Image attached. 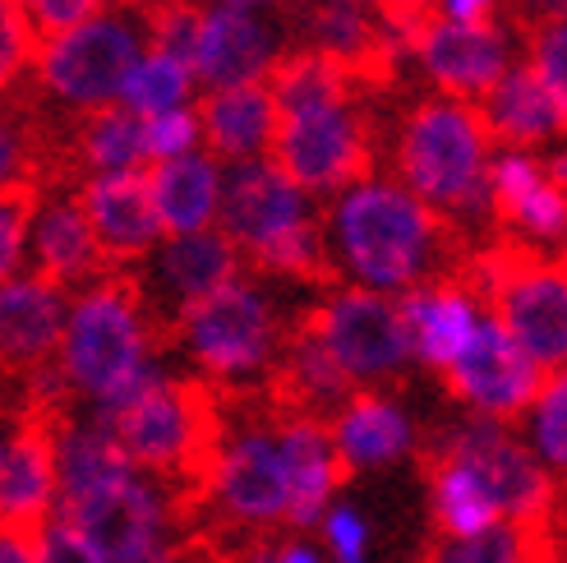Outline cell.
Returning a JSON list of instances; mask_svg holds the SVG:
<instances>
[{"mask_svg":"<svg viewBox=\"0 0 567 563\" xmlns=\"http://www.w3.org/2000/svg\"><path fill=\"white\" fill-rule=\"evenodd\" d=\"M144 51H153L144 19L116 6V14H97L89 23L70 28V33L51 38L38 55V70L28 79L55 106H70V111L106 106V102H121L125 79L144 61Z\"/></svg>","mask_w":567,"mask_h":563,"instance_id":"obj_7","label":"cell"},{"mask_svg":"<svg viewBox=\"0 0 567 563\" xmlns=\"http://www.w3.org/2000/svg\"><path fill=\"white\" fill-rule=\"evenodd\" d=\"M70 407L23 402L10 443L6 467H0V509L6 526H47L55 503H61V458H55V430H61Z\"/></svg>","mask_w":567,"mask_h":563,"instance_id":"obj_14","label":"cell"},{"mask_svg":"<svg viewBox=\"0 0 567 563\" xmlns=\"http://www.w3.org/2000/svg\"><path fill=\"white\" fill-rule=\"evenodd\" d=\"M494 134L466 98H415L392 130V166L402 185L447 213L462 232H494Z\"/></svg>","mask_w":567,"mask_h":563,"instance_id":"obj_3","label":"cell"},{"mask_svg":"<svg viewBox=\"0 0 567 563\" xmlns=\"http://www.w3.org/2000/svg\"><path fill=\"white\" fill-rule=\"evenodd\" d=\"M148 181H153V199H157L166 236L204 232L221 213V181L226 176L217 172L213 153H185V157L153 162Z\"/></svg>","mask_w":567,"mask_h":563,"instance_id":"obj_28","label":"cell"},{"mask_svg":"<svg viewBox=\"0 0 567 563\" xmlns=\"http://www.w3.org/2000/svg\"><path fill=\"white\" fill-rule=\"evenodd\" d=\"M198 121H204V144L213 157L245 162V157H268L281 106L268 79L249 83H226V89H208L198 98Z\"/></svg>","mask_w":567,"mask_h":563,"instance_id":"obj_23","label":"cell"},{"mask_svg":"<svg viewBox=\"0 0 567 563\" xmlns=\"http://www.w3.org/2000/svg\"><path fill=\"white\" fill-rule=\"evenodd\" d=\"M208 503L226 526L264 531L272 522H291V485L277 430L259 426V420H245L240 430L226 426L208 481Z\"/></svg>","mask_w":567,"mask_h":563,"instance_id":"obj_10","label":"cell"},{"mask_svg":"<svg viewBox=\"0 0 567 563\" xmlns=\"http://www.w3.org/2000/svg\"><path fill=\"white\" fill-rule=\"evenodd\" d=\"M231 6H268V0H231Z\"/></svg>","mask_w":567,"mask_h":563,"instance_id":"obj_45","label":"cell"},{"mask_svg":"<svg viewBox=\"0 0 567 563\" xmlns=\"http://www.w3.org/2000/svg\"><path fill=\"white\" fill-rule=\"evenodd\" d=\"M111 6H138V0H111Z\"/></svg>","mask_w":567,"mask_h":563,"instance_id":"obj_46","label":"cell"},{"mask_svg":"<svg viewBox=\"0 0 567 563\" xmlns=\"http://www.w3.org/2000/svg\"><path fill=\"white\" fill-rule=\"evenodd\" d=\"M466 232L411 185L355 181L328 208L332 255L360 287L411 291L466 264Z\"/></svg>","mask_w":567,"mask_h":563,"instance_id":"obj_1","label":"cell"},{"mask_svg":"<svg viewBox=\"0 0 567 563\" xmlns=\"http://www.w3.org/2000/svg\"><path fill=\"white\" fill-rule=\"evenodd\" d=\"M517 563H554V559H540V554H526V559H517Z\"/></svg>","mask_w":567,"mask_h":563,"instance_id":"obj_44","label":"cell"},{"mask_svg":"<svg viewBox=\"0 0 567 563\" xmlns=\"http://www.w3.org/2000/svg\"><path fill=\"white\" fill-rule=\"evenodd\" d=\"M522 47H526V61L540 70V79L554 89V98L567 106V14H558V19L535 28V33H526Z\"/></svg>","mask_w":567,"mask_h":563,"instance_id":"obj_34","label":"cell"},{"mask_svg":"<svg viewBox=\"0 0 567 563\" xmlns=\"http://www.w3.org/2000/svg\"><path fill=\"white\" fill-rule=\"evenodd\" d=\"M563 259H567V232H563Z\"/></svg>","mask_w":567,"mask_h":563,"instance_id":"obj_48","label":"cell"},{"mask_svg":"<svg viewBox=\"0 0 567 563\" xmlns=\"http://www.w3.org/2000/svg\"><path fill=\"white\" fill-rule=\"evenodd\" d=\"M194 65L176 61V55H166V51H148L144 61H138L125 79V89H121V102L134 106L138 116H157V111H176L185 106L189 89H194Z\"/></svg>","mask_w":567,"mask_h":563,"instance_id":"obj_31","label":"cell"},{"mask_svg":"<svg viewBox=\"0 0 567 563\" xmlns=\"http://www.w3.org/2000/svg\"><path fill=\"white\" fill-rule=\"evenodd\" d=\"M0 563H42V526H6Z\"/></svg>","mask_w":567,"mask_h":563,"instance_id":"obj_39","label":"cell"},{"mask_svg":"<svg viewBox=\"0 0 567 563\" xmlns=\"http://www.w3.org/2000/svg\"><path fill=\"white\" fill-rule=\"evenodd\" d=\"M153 337L157 324L138 273H106L70 305L61 370L74 383V392L106 407L153 370Z\"/></svg>","mask_w":567,"mask_h":563,"instance_id":"obj_4","label":"cell"},{"mask_svg":"<svg viewBox=\"0 0 567 563\" xmlns=\"http://www.w3.org/2000/svg\"><path fill=\"white\" fill-rule=\"evenodd\" d=\"M19 6L28 10V19H33V28L42 33V42H51V38L70 33V28L97 19L111 0H19Z\"/></svg>","mask_w":567,"mask_h":563,"instance_id":"obj_35","label":"cell"},{"mask_svg":"<svg viewBox=\"0 0 567 563\" xmlns=\"http://www.w3.org/2000/svg\"><path fill=\"white\" fill-rule=\"evenodd\" d=\"M240 264H245V249L221 227L185 232V236H172L162 249H153V264H148L153 277H144V282L157 287V296H148L157 337H172L176 319L194 300H204L217 287H226V282H236Z\"/></svg>","mask_w":567,"mask_h":563,"instance_id":"obj_15","label":"cell"},{"mask_svg":"<svg viewBox=\"0 0 567 563\" xmlns=\"http://www.w3.org/2000/svg\"><path fill=\"white\" fill-rule=\"evenodd\" d=\"M443 379L462 407H471L480 416H498V420L530 411L549 383L545 365L517 342L513 328H507L494 309H489V319H480L471 347L447 365Z\"/></svg>","mask_w":567,"mask_h":563,"instance_id":"obj_12","label":"cell"},{"mask_svg":"<svg viewBox=\"0 0 567 563\" xmlns=\"http://www.w3.org/2000/svg\"><path fill=\"white\" fill-rule=\"evenodd\" d=\"M379 98H342L277 121L268 157L309 194H342L374 176L379 162Z\"/></svg>","mask_w":567,"mask_h":563,"instance_id":"obj_5","label":"cell"},{"mask_svg":"<svg viewBox=\"0 0 567 563\" xmlns=\"http://www.w3.org/2000/svg\"><path fill=\"white\" fill-rule=\"evenodd\" d=\"M42 563H106V559L79 536V526L70 518L55 513L42 526Z\"/></svg>","mask_w":567,"mask_h":563,"instance_id":"obj_37","label":"cell"},{"mask_svg":"<svg viewBox=\"0 0 567 563\" xmlns=\"http://www.w3.org/2000/svg\"><path fill=\"white\" fill-rule=\"evenodd\" d=\"M33 273H42L55 287H83V282H102L106 273H116L111 255L102 249L89 208H83L79 190L74 194H47L38 222H33Z\"/></svg>","mask_w":567,"mask_h":563,"instance_id":"obj_19","label":"cell"},{"mask_svg":"<svg viewBox=\"0 0 567 563\" xmlns=\"http://www.w3.org/2000/svg\"><path fill=\"white\" fill-rule=\"evenodd\" d=\"M558 526H526L503 518L489 531H475V536H443L424 550V563H517L526 554L540 559H558Z\"/></svg>","mask_w":567,"mask_h":563,"instance_id":"obj_30","label":"cell"},{"mask_svg":"<svg viewBox=\"0 0 567 563\" xmlns=\"http://www.w3.org/2000/svg\"><path fill=\"white\" fill-rule=\"evenodd\" d=\"M70 162L79 176H102V172H130V166L148 162L144 149V116L125 102H106V106H83L70 111Z\"/></svg>","mask_w":567,"mask_h":563,"instance_id":"obj_27","label":"cell"},{"mask_svg":"<svg viewBox=\"0 0 567 563\" xmlns=\"http://www.w3.org/2000/svg\"><path fill=\"white\" fill-rule=\"evenodd\" d=\"M172 342H181V351L213 383H236L277 365L287 337L272 315V300L254 282L236 277L185 309L172 328Z\"/></svg>","mask_w":567,"mask_h":563,"instance_id":"obj_6","label":"cell"},{"mask_svg":"<svg viewBox=\"0 0 567 563\" xmlns=\"http://www.w3.org/2000/svg\"><path fill=\"white\" fill-rule=\"evenodd\" d=\"M323 536L337 563H370V526L351 509V503H337L323 518Z\"/></svg>","mask_w":567,"mask_h":563,"instance_id":"obj_36","label":"cell"},{"mask_svg":"<svg viewBox=\"0 0 567 563\" xmlns=\"http://www.w3.org/2000/svg\"><path fill=\"white\" fill-rule=\"evenodd\" d=\"M79 199L89 208L93 232L116 268L148 259L157 249V240L166 236L157 199H153V181H148V172H138V166L89 176L79 185Z\"/></svg>","mask_w":567,"mask_h":563,"instance_id":"obj_17","label":"cell"},{"mask_svg":"<svg viewBox=\"0 0 567 563\" xmlns=\"http://www.w3.org/2000/svg\"><path fill=\"white\" fill-rule=\"evenodd\" d=\"M434 453L466 458L471 467L485 471V481L494 485L503 513L526 526H558V485L549 481V471L530 458V448L507 434L498 416H471L457 420L452 430H443Z\"/></svg>","mask_w":567,"mask_h":563,"instance_id":"obj_11","label":"cell"},{"mask_svg":"<svg viewBox=\"0 0 567 563\" xmlns=\"http://www.w3.org/2000/svg\"><path fill=\"white\" fill-rule=\"evenodd\" d=\"M332 439L337 453H342L347 475L351 471H379L396 458L411 453V420L383 392H355V398L332 416Z\"/></svg>","mask_w":567,"mask_h":563,"instance_id":"obj_26","label":"cell"},{"mask_svg":"<svg viewBox=\"0 0 567 563\" xmlns=\"http://www.w3.org/2000/svg\"><path fill=\"white\" fill-rule=\"evenodd\" d=\"M65 287H55L42 273H14L6 277L0 296V347H6L10 375H33L61 356L65 342Z\"/></svg>","mask_w":567,"mask_h":563,"instance_id":"obj_18","label":"cell"},{"mask_svg":"<svg viewBox=\"0 0 567 563\" xmlns=\"http://www.w3.org/2000/svg\"><path fill=\"white\" fill-rule=\"evenodd\" d=\"M420 70L439 83L443 93L480 102L494 83L513 70V28L507 23H452V19H430L411 42Z\"/></svg>","mask_w":567,"mask_h":563,"instance_id":"obj_16","label":"cell"},{"mask_svg":"<svg viewBox=\"0 0 567 563\" xmlns=\"http://www.w3.org/2000/svg\"><path fill=\"white\" fill-rule=\"evenodd\" d=\"M55 513L70 518L79 526V536L106 563H153L162 554L166 526L176 518L172 503L138 475V467L111 475V481H102L89 494L61 503Z\"/></svg>","mask_w":567,"mask_h":563,"instance_id":"obj_9","label":"cell"},{"mask_svg":"<svg viewBox=\"0 0 567 563\" xmlns=\"http://www.w3.org/2000/svg\"><path fill=\"white\" fill-rule=\"evenodd\" d=\"M351 6H374V0H351Z\"/></svg>","mask_w":567,"mask_h":563,"instance_id":"obj_47","label":"cell"},{"mask_svg":"<svg viewBox=\"0 0 567 563\" xmlns=\"http://www.w3.org/2000/svg\"><path fill=\"white\" fill-rule=\"evenodd\" d=\"M530 439L545 467L567 471V365L554 370V379L530 407Z\"/></svg>","mask_w":567,"mask_h":563,"instance_id":"obj_32","label":"cell"},{"mask_svg":"<svg viewBox=\"0 0 567 563\" xmlns=\"http://www.w3.org/2000/svg\"><path fill=\"white\" fill-rule=\"evenodd\" d=\"M485 116L498 149H545L567 139V106L554 98V89L540 79L530 61L513 65L494 89L475 102Z\"/></svg>","mask_w":567,"mask_h":563,"instance_id":"obj_20","label":"cell"},{"mask_svg":"<svg viewBox=\"0 0 567 563\" xmlns=\"http://www.w3.org/2000/svg\"><path fill=\"white\" fill-rule=\"evenodd\" d=\"M153 563H198V554H194V545H185V550H176V554H157Z\"/></svg>","mask_w":567,"mask_h":563,"instance_id":"obj_43","label":"cell"},{"mask_svg":"<svg viewBox=\"0 0 567 563\" xmlns=\"http://www.w3.org/2000/svg\"><path fill=\"white\" fill-rule=\"evenodd\" d=\"M97 416L111 420L138 471H153L176 485V513L208 503V481L226 434V407L217 402V388L198 379H162L148 370L116 402L97 407Z\"/></svg>","mask_w":567,"mask_h":563,"instance_id":"obj_2","label":"cell"},{"mask_svg":"<svg viewBox=\"0 0 567 563\" xmlns=\"http://www.w3.org/2000/svg\"><path fill=\"white\" fill-rule=\"evenodd\" d=\"M424 475H430L439 531H447V536H475V531H489L507 518L494 485L485 481V471L471 467L466 458L430 453L424 458Z\"/></svg>","mask_w":567,"mask_h":563,"instance_id":"obj_29","label":"cell"},{"mask_svg":"<svg viewBox=\"0 0 567 563\" xmlns=\"http://www.w3.org/2000/svg\"><path fill=\"white\" fill-rule=\"evenodd\" d=\"M240 563H323L309 545H300V541H291V545H268V541H254L245 554H240Z\"/></svg>","mask_w":567,"mask_h":563,"instance_id":"obj_41","label":"cell"},{"mask_svg":"<svg viewBox=\"0 0 567 563\" xmlns=\"http://www.w3.org/2000/svg\"><path fill=\"white\" fill-rule=\"evenodd\" d=\"M281 55L277 33L236 6H221L208 10L204 23V47H198V83L204 89H226V83H249V79H264L272 70V61Z\"/></svg>","mask_w":567,"mask_h":563,"instance_id":"obj_25","label":"cell"},{"mask_svg":"<svg viewBox=\"0 0 567 563\" xmlns=\"http://www.w3.org/2000/svg\"><path fill=\"white\" fill-rule=\"evenodd\" d=\"M194 545V554H198V563H236V559H226L221 550H208V545H198V541H189Z\"/></svg>","mask_w":567,"mask_h":563,"instance_id":"obj_42","label":"cell"},{"mask_svg":"<svg viewBox=\"0 0 567 563\" xmlns=\"http://www.w3.org/2000/svg\"><path fill=\"white\" fill-rule=\"evenodd\" d=\"M374 10H379V19L392 28V33H402L406 47H411L420 28L443 14V0H374Z\"/></svg>","mask_w":567,"mask_h":563,"instance_id":"obj_38","label":"cell"},{"mask_svg":"<svg viewBox=\"0 0 567 563\" xmlns=\"http://www.w3.org/2000/svg\"><path fill=\"white\" fill-rule=\"evenodd\" d=\"M305 194L309 190L296 185L272 157H245V162H231V172L221 181L217 222L249 259V255H259L264 245H272L277 236H287L315 217Z\"/></svg>","mask_w":567,"mask_h":563,"instance_id":"obj_13","label":"cell"},{"mask_svg":"<svg viewBox=\"0 0 567 563\" xmlns=\"http://www.w3.org/2000/svg\"><path fill=\"white\" fill-rule=\"evenodd\" d=\"M480 305L485 300H480L457 273L434 277L402 296V315L411 328L415 356L430 365V370H447V365L471 347V337L480 328Z\"/></svg>","mask_w":567,"mask_h":563,"instance_id":"obj_24","label":"cell"},{"mask_svg":"<svg viewBox=\"0 0 567 563\" xmlns=\"http://www.w3.org/2000/svg\"><path fill=\"white\" fill-rule=\"evenodd\" d=\"M204 139V121L198 111H157V116H144V149L148 162H166V157H185L194 153V144Z\"/></svg>","mask_w":567,"mask_h":563,"instance_id":"obj_33","label":"cell"},{"mask_svg":"<svg viewBox=\"0 0 567 563\" xmlns=\"http://www.w3.org/2000/svg\"><path fill=\"white\" fill-rule=\"evenodd\" d=\"M328 351L342 360L355 383L396 379L415 360V342L402 315V300H388L374 287H337L323 305L309 309Z\"/></svg>","mask_w":567,"mask_h":563,"instance_id":"obj_8","label":"cell"},{"mask_svg":"<svg viewBox=\"0 0 567 563\" xmlns=\"http://www.w3.org/2000/svg\"><path fill=\"white\" fill-rule=\"evenodd\" d=\"M277 443H281V462H287V485H291V526H315L328 513V499L347 475L332 426H323V416L287 411V420L277 426Z\"/></svg>","mask_w":567,"mask_h":563,"instance_id":"obj_22","label":"cell"},{"mask_svg":"<svg viewBox=\"0 0 567 563\" xmlns=\"http://www.w3.org/2000/svg\"><path fill=\"white\" fill-rule=\"evenodd\" d=\"M494 208L498 227L522 240H563L567 232V190L549 176L545 157L507 149L494 157Z\"/></svg>","mask_w":567,"mask_h":563,"instance_id":"obj_21","label":"cell"},{"mask_svg":"<svg viewBox=\"0 0 567 563\" xmlns=\"http://www.w3.org/2000/svg\"><path fill=\"white\" fill-rule=\"evenodd\" d=\"M443 19L471 23V28L503 23V0H443Z\"/></svg>","mask_w":567,"mask_h":563,"instance_id":"obj_40","label":"cell"}]
</instances>
